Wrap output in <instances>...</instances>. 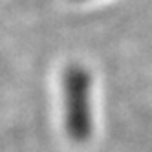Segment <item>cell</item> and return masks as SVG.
<instances>
[{
	"label": "cell",
	"instance_id": "1",
	"mask_svg": "<svg viewBox=\"0 0 152 152\" xmlns=\"http://www.w3.org/2000/svg\"><path fill=\"white\" fill-rule=\"evenodd\" d=\"M90 79L79 66H70L64 73V110H66L68 134L75 141H83L90 136Z\"/></svg>",
	"mask_w": 152,
	"mask_h": 152
}]
</instances>
